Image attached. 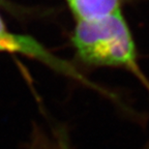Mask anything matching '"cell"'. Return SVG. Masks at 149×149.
I'll return each mask as SVG.
<instances>
[{
    "mask_svg": "<svg viewBox=\"0 0 149 149\" xmlns=\"http://www.w3.org/2000/svg\"><path fill=\"white\" fill-rule=\"evenodd\" d=\"M62 149H68V147H65V146H62Z\"/></svg>",
    "mask_w": 149,
    "mask_h": 149,
    "instance_id": "4",
    "label": "cell"
},
{
    "mask_svg": "<svg viewBox=\"0 0 149 149\" xmlns=\"http://www.w3.org/2000/svg\"><path fill=\"white\" fill-rule=\"evenodd\" d=\"M4 32H6V28H5V24H4V22H3L2 18L0 17V34Z\"/></svg>",
    "mask_w": 149,
    "mask_h": 149,
    "instance_id": "3",
    "label": "cell"
},
{
    "mask_svg": "<svg viewBox=\"0 0 149 149\" xmlns=\"http://www.w3.org/2000/svg\"><path fill=\"white\" fill-rule=\"evenodd\" d=\"M77 21L95 20L121 10L120 0H66Z\"/></svg>",
    "mask_w": 149,
    "mask_h": 149,
    "instance_id": "2",
    "label": "cell"
},
{
    "mask_svg": "<svg viewBox=\"0 0 149 149\" xmlns=\"http://www.w3.org/2000/svg\"><path fill=\"white\" fill-rule=\"evenodd\" d=\"M72 42L78 58L86 64L138 70L135 42L121 10L77 21Z\"/></svg>",
    "mask_w": 149,
    "mask_h": 149,
    "instance_id": "1",
    "label": "cell"
}]
</instances>
